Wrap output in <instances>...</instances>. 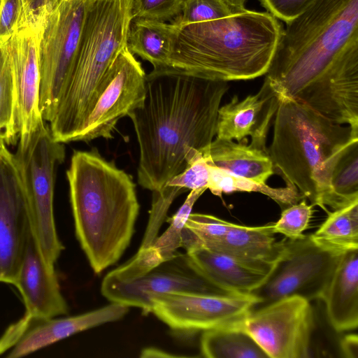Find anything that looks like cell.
<instances>
[{
    "mask_svg": "<svg viewBox=\"0 0 358 358\" xmlns=\"http://www.w3.org/2000/svg\"><path fill=\"white\" fill-rule=\"evenodd\" d=\"M3 1H4V0H0V10H1V7H2V6H3Z\"/></svg>",
    "mask_w": 358,
    "mask_h": 358,
    "instance_id": "41",
    "label": "cell"
},
{
    "mask_svg": "<svg viewBox=\"0 0 358 358\" xmlns=\"http://www.w3.org/2000/svg\"><path fill=\"white\" fill-rule=\"evenodd\" d=\"M45 16H29L3 44L14 78L18 138L31 134L44 120L39 105V50Z\"/></svg>",
    "mask_w": 358,
    "mask_h": 358,
    "instance_id": "15",
    "label": "cell"
},
{
    "mask_svg": "<svg viewBox=\"0 0 358 358\" xmlns=\"http://www.w3.org/2000/svg\"><path fill=\"white\" fill-rule=\"evenodd\" d=\"M66 176L76 238L99 273L130 244L140 209L136 185L95 148L74 150Z\"/></svg>",
    "mask_w": 358,
    "mask_h": 358,
    "instance_id": "3",
    "label": "cell"
},
{
    "mask_svg": "<svg viewBox=\"0 0 358 358\" xmlns=\"http://www.w3.org/2000/svg\"><path fill=\"white\" fill-rule=\"evenodd\" d=\"M189 264L216 287L248 295L266 280L274 264L248 262L203 247L186 250Z\"/></svg>",
    "mask_w": 358,
    "mask_h": 358,
    "instance_id": "19",
    "label": "cell"
},
{
    "mask_svg": "<svg viewBox=\"0 0 358 358\" xmlns=\"http://www.w3.org/2000/svg\"><path fill=\"white\" fill-rule=\"evenodd\" d=\"M146 74L126 46L117 56L78 141L112 138L118 121L138 107L145 92Z\"/></svg>",
    "mask_w": 358,
    "mask_h": 358,
    "instance_id": "13",
    "label": "cell"
},
{
    "mask_svg": "<svg viewBox=\"0 0 358 358\" xmlns=\"http://www.w3.org/2000/svg\"><path fill=\"white\" fill-rule=\"evenodd\" d=\"M28 196L31 229L46 262L55 265L64 249L54 217L57 169L64 160V143L57 141L43 120L31 134L18 138L15 154Z\"/></svg>",
    "mask_w": 358,
    "mask_h": 358,
    "instance_id": "7",
    "label": "cell"
},
{
    "mask_svg": "<svg viewBox=\"0 0 358 358\" xmlns=\"http://www.w3.org/2000/svg\"><path fill=\"white\" fill-rule=\"evenodd\" d=\"M206 189L190 190L183 204L178 210L167 219L169 226L160 236H157L152 246L158 252L163 262L171 260L179 253L178 249L182 248V234L185 223L192 213L196 201L204 193Z\"/></svg>",
    "mask_w": 358,
    "mask_h": 358,
    "instance_id": "29",
    "label": "cell"
},
{
    "mask_svg": "<svg viewBox=\"0 0 358 358\" xmlns=\"http://www.w3.org/2000/svg\"><path fill=\"white\" fill-rule=\"evenodd\" d=\"M31 15L24 0H4L0 10V45L6 43Z\"/></svg>",
    "mask_w": 358,
    "mask_h": 358,
    "instance_id": "35",
    "label": "cell"
},
{
    "mask_svg": "<svg viewBox=\"0 0 358 358\" xmlns=\"http://www.w3.org/2000/svg\"><path fill=\"white\" fill-rule=\"evenodd\" d=\"M176 34V26L148 19H134L127 35V47L133 54L148 61L154 69L169 67Z\"/></svg>",
    "mask_w": 358,
    "mask_h": 358,
    "instance_id": "23",
    "label": "cell"
},
{
    "mask_svg": "<svg viewBox=\"0 0 358 358\" xmlns=\"http://www.w3.org/2000/svg\"><path fill=\"white\" fill-rule=\"evenodd\" d=\"M129 310V307L127 306L110 302L102 308L64 318L28 322L20 320L6 330L10 338L16 341L7 357H24L77 333L117 321Z\"/></svg>",
    "mask_w": 358,
    "mask_h": 358,
    "instance_id": "16",
    "label": "cell"
},
{
    "mask_svg": "<svg viewBox=\"0 0 358 358\" xmlns=\"http://www.w3.org/2000/svg\"><path fill=\"white\" fill-rule=\"evenodd\" d=\"M274 234L273 224L248 227L231 223L226 234L207 249L244 262L274 264L285 243V239L276 241Z\"/></svg>",
    "mask_w": 358,
    "mask_h": 358,
    "instance_id": "21",
    "label": "cell"
},
{
    "mask_svg": "<svg viewBox=\"0 0 358 358\" xmlns=\"http://www.w3.org/2000/svg\"><path fill=\"white\" fill-rule=\"evenodd\" d=\"M273 124L267 152L275 173L328 213L327 207L333 204V169L358 133L294 100H280Z\"/></svg>",
    "mask_w": 358,
    "mask_h": 358,
    "instance_id": "5",
    "label": "cell"
},
{
    "mask_svg": "<svg viewBox=\"0 0 358 358\" xmlns=\"http://www.w3.org/2000/svg\"><path fill=\"white\" fill-rule=\"evenodd\" d=\"M279 99L264 79L259 90L242 100L234 95L220 106L218 111L216 137L236 140L267 152V135L279 105Z\"/></svg>",
    "mask_w": 358,
    "mask_h": 358,
    "instance_id": "18",
    "label": "cell"
},
{
    "mask_svg": "<svg viewBox=\"0 0 358 358\" xmlns=\"http://www.w3.org/2000/svg\"><path fill=\"white\" fill-rule=\"evenodd\" d=\"M163 262H164L152 245L140 247L131 259L110 271L106 276L120 281L131 280L148 273Z\"/></svg>",
    "mask_w": 358,
    "mask_h": 358,
    "instance_id": "32",
    "label": "cell"
},
{
    "mask_svg": "<svg viewBox=\"0 0 358 358\" xmlns=\"http://www.w3.org/2000/svg\"><path fill=\"white\" fill-rule=\"evenodd\" d=\"M172 292L232 294L208 281L180 253L141 277L120 281L105 276L101 285L102 295L111 303L138 308L143 315L151 313L152 297Z\"/></svg>",
    "mask_w": 358,
    "mask_h": 358,
    "instance_id": "14",
    "label": "cell"
},
{
    "mask_svg": "<svg viewBox=\"0 0 358 358\" xmlns=\"http://www.w3.org/2000/svg\"><path fill=\"white\" fill-rule=\"evenodd\" d=\"M141 357H180L172 355L158 348H147L142 350Z\"/></svg>",
    "mask_w": 358,
    "mask_h": 358,
    "instance_id": "39",
    "label": "cell"
},
{
    "mask_svg": "<svg viewBox=\"0 0 358 358\" xmlns=\"http://www.w3.org/2000/svg\"><path fill=\"white\" fill-rule=\"evenodd\" d=\"M257 303L251 294L172 292L151 299V313L174 331L193 334L235 325Z\"/></svg>",
    "mask_w": 358,
    "mask_h": 358,
    "instance_id": "11",
    "label": "cell"
},
{
    "mask_svg": "<svg viewBox=\"0 0 358 358\" xmlns=\"http://www.w3.org/2000/svg\"><path fill=\"white\" fill-rule=\"evenodd\" d=\"M133 0H88L78 49L68 83L48 122L53 138L77 141L103 80L127 46Z\"/></svg>",
    "mask_w": 358,
    "mask_h": 358,
    "instance_id": "6",
    "label": "cell"
},
{
    "mask_svg": "<svg viewBox=\"0 0 358 358\" xmlns=\"http://www.w3.org/2000/svg\"><path fill=\"white\" fill-rule=\"evenodd\" d=\"M236 325L268 358L311 357L315 315L310 301L293 296L250 310Z\"/></svg>",
    "mask_w": 358,
    "mask_h": 358,
    "instance_id": "10",
    "label": "cell"
},
{
    "mask_svg": "<svg viewBox=\"0 0 358 358\" xmlns=\"http://www.w3.org/2000/svg\"><path fill=\"white\" fill-rule=\"evenodd\" d=\"M247 0H222L233 13L245 10V3Z\"/></svg>",
    "mask_w": 358,
    "mask_h": 358,
    "instance_id": "40",
    "label": "cell"
},
{
    "mask_svg": "<svg viewBox=\"0 0 358 358\" xmlns=\"http://www.w3.org/2000/svg\"><path fill=\"white\" fill-rule=\"evenodd\" d=\"M208 189L214 195L222 196L223 193L234 192H259L275 201L282 209L299 202L304 199L293 186L271 187L266 183L238 176L208 163Z\"/></svg>",
    "mask_w": 358,
    "mask_h": 358,
    "instance_id": "26",
    "label": "cell"
},
{
    "mask_svg": "<svg viewBox=\"0 0 358 358\" xmlns=\"http://www.w3.org/2000/svg\"><path fill=\"white\" fill-rule=\"evenodd\" d=\"M262 6L285 23L303 13L316 0H259Z\"/></svg>",
    "mask_w": 358,
    "mask_h": 358,
    "instance_id": "36",
    "label": "cell"
},
{
    "mask_svg": "<svg viewBox=\"0 0 358 358\" xmlns=\"http://www.w3.org/2000/svg\"><path fill=\"white\" fill-rule=\"evenodd\" d=\"M327 320L337 332L358 325V250L343 254L321 299Z\"/></svg>",
    "mask_w": 358,
    "mask_h": 358,
    "instance_id": "20",
    "label": "cell"
},
{
    "mask_svg": "<svg viewBox=\"0 0 358 358\" xmlns=\"http://www.w3.org/2000/svg\"><path fill=\"white\" fill-rule=\"evenodd\" d=\"M203 154L208 164L261 183L275 173L268 152L247 143L216 137Z\"/></svg>",
    "mask_w": 358,
    "mask_h": 358,
    "instance_id": "22",
    "label": "cell"
},
{
    "mask_svg": "<svg viewBox=\"0 0 358 358\" xmlns=\"http://www.w3.org/2000/svg\"><path fill=\"white\" fill-rule=\"evenodd\" d=\"M229 88L226 81L170 66L146 75L144 98L128 115L139 145L137 176L142 187L162 190L184 171L192 150L208 148Z\"/></svg>",
    "mask_w": 358,
    "mask_h": 358,
    "instance_id": "2",
    "label": "cell"
},
{
    "mask_svg": "<svg viewBox=\"0 0 358 358\" xmlns=\"http://www.w3.org/2000/svg\"><path fill=\"white\" fill-rule=\"evenodd\" d=\"M265 76L279 100L358 130V0H316L287 22Z\"/></svg>",
    "mask_w": 358,
    "mask_h": 358,
    "instance_id": "1",
    "label": "cell"
},
{
    "mask_svg": "<svg viewBox=\"0 0 358 358\" xmlns=\"http://www.w3.org/2000/svg\"><path fill=\"white\" fill-rule=\"evenodd\" d=\"M16 95L13 73L8 52L0 45V137L7 145L18 140Z\"/></svg>",
    "mask_w": 358,
    "mask_h": 358,
    "instance_id": "28",
    "label": "cell"
},
{
    "mask_svg": "<svg viewBox=\"0 0 358 358\" xmlns=\"http://www.w3.org/2000/svg\"><path fill=\"white\" fill-rule=\"evenodd\" d=\"M208 160L201 151H196L187 160L183 171L171 179L166 186L188 189H208Z\"/></svg>",
    "mask_w": 358,
    "mask_h": 358,
    "instance_id": "33",
    "label": "cell"
},
{
    "mask_svg": "<svg viewBox=\"0 0 358 358\" xmlns=\"http://www.w3.org/2000/svg\"><path fill=\"white\" fill-rule=\"evenodd\" d=\"M176 26L169 66L226 82L265 75L283 29L268 12L248 9L217 20Z\"/></svg>",
    "mask_w": 358,
    "mask_h": 358,
    "instance_id": "4",
    "label": "cell"
},
{
    "mask_svg": "<svg viewBox=\"0 0 358 358\" xmlns=\"http://www.w3.org/2000/svg\"><path fill=\"white\" fill-rule=\"evenodd\" d=\"M340 351L347 358L358 357V336L356 334H348L340 341Z\"/></svg>",
    "mask_w": 358,
    "mask_h": 358,
    "instance_id": "38",
    "label": "cell"
},
{
    "mask_svg": "<svg viewBox=\"0 0 358 358\" xmlns=\"http://www.w3.org/2000/svg\"><path fill=\"white\" fill-rule=\"evenodd\" d=\"M27 9L35 16H45L62 0H24Z\"/></svg>",
    "mask_w": 358,
    "mask_h": 358,
    "instance_id": "37",
    "label": "cell"
},
{
    "mask_svg": "<svg viewBox=\"0 0 358 358\" xmlns=\"http://www.w3.org/2000/svg\"><path fill=\"white\" fill-rule=\"evenodd\" d=\"M88 0H62L46 15L40 43V109L49 122L76 60Z\"/></svg>",
    "mask_w": 358,
    "mask_h": 358,
    "instance_id": "8",
    "label": "cell"
},
{
    "mask_svg": "<svg viewBox=\"0 0 358 358\" xmlns=\"http://www.w3.org/2000/svg\"><path fill=\"white\" fill-rule=\"evenodd\" d=\"M332 210L358 200V138L351 141L336 162L331 177Z\"/></svg>",
    "mask_w": 358,
    "mask_h": 358,
    "instance_id": "27",
    "label": "cell"
},
{
    "mask_svg": "<svg viewBox=\"0 0 358 358\" xmlns=\"http://www.w3.org/2000/svg\"><path fill=\"white\" fill-rule=\"evenodd\" d=\"M22 298L23 322L64 315L68 305L59 287L54 265L45 259L31 229L13 285Z\"/></svg>",
    "mask_w": 358,
    "mask_h": 358,
    "instance_id": "17",
    "label": "cell"
},
{
    "mask_svg": "<svg viewBox=\"0 0 358 358\" xmlns=\"http://www.w3.org/2000/svg\"><path fill=\"white\" fill-rule=\"evenodd\" d=\"M327 214L317 231L310 235L312 241L338 255L358 250V200Z\"/></svg>",
    "mask_w": 358,
    "mask_h": 358,
    "instance_id": "24",
    "label": "cell"
},
{
    "mask_svg": "<svg viewBox=\"0 0 358 358\" xmlns=\"http://www.w3.org/2000/svg\"><path fill=\"white\" fill-rule=\"evenodd\" d=\"M313 207L312 204H308L304 198L282 209L280 217L273 224L274 233L282 234L289 239L302 237L312 218Z\"/></svg>",
    "mask_w": 358,
    "mask_h": 358,
    "instance_id": "31",
    "label": "cell"
},
{
    "mask_svg": "<svg viewBox=\"0 0 358 358\" xmlns=\"http://www.w3.org/2000/svg\"><path fill=\"white\" fill-rule=\"evenodd\" d=\"M341 255L320 248L310 235L285 239L267 278L250 294L257 299L252 309L293 296L321 299Z\"/></svg>",
    "mask_w": 358,
    "mask_h": 358,
    "instance_id": "9",
    "label": "cell"
},
{
    "mask_svg": "<svg viewBox=\"0 0 358 358\" xmlns=\"http://www.w3.org/2000/svg\"><path fill=\"white\" fill-rule=\"evenodd\" d=\"M0 137V282L14 285L31 231V213L22 172Z\"/></svg>",
    "mask_w": 358,
    "mask_h": 358,
    "instance_id": "12",
    "label": "cell"
},
{
    "mask_svg": "<svg viewBox=\"0 0 358 358\" xmlns=\"http://www.w3.org/2000/svg\"><path fill=\"white\" fill-rule=\"evenodd\" d=\"M200 351L208 358H268V355L236 324L206 330L200 339Z\"/></svg>",
    "mask_w": 358,
    "mask_h": 358,
    "instance_id": "25",
    "label": "cell"
},
{
    "mask_svg": "<svg viewBox=\"0 0 358 358\" xmlns=\"http://www.w3.org/2000/svg\"><path fill=\"white\" fill-rule=\"evenodd\" d=\"M184 0H133L132 17L160 22L171 20L181 12Z\"/></svg>",
    "mask_w": 358,
    "mask_h": 358,
    "instance_id": "34",
    "label": "cell"
},
{
    "mask_svg": "<svg viewBox=\"0 0 358 358\" xmlns=\"http://www.w3.org/2000/svg\"><path fill=\"white\" fill-rule=\"evenodd\" d=\"M233 13L222 0H184L181 12L172 23L185 25L222 18Z\"/></svg>",
    "mask_w": 358,
    "mask_h": 358,
    "instance_id": "30",
    "label": "cell"
}]
</instances>
